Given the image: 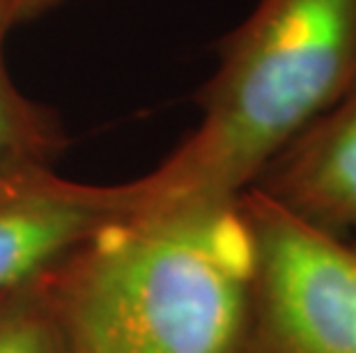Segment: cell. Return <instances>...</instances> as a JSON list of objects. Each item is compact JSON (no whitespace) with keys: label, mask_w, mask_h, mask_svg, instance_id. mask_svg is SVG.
Returning <instances> with one entry per match:
<instances>
[{"label":"cell","mask_w":356,"mask_h":353,"mask_svg":"<svg viewBox=\"0 0 356 353\" xmlns=\"http://www.w3.org/2000/svg\"><path fill=\"white\" fill-rule=\"evenodd\" d=\"M44 277L74 353H246L253 239L239 200L138 212Z\"/></svg>","instance_id":"1"},{"label":"cell","mask_w":356,"mask_h":353,"mask_svg":"<svg viewBox=\"0 0 356 353\" xmlns=\"http://www.w3.org/2000/svg\"><path fill=\"white\" fill-rule=\"evenodd\" d=\"M239 202L253 239L246 353H356V236L315 227L255 189Z\"/></svg>","instance_id":"3"},{"label":"cell","mask_w":356,"mask_h":353,"mask_svg":"<svg viewBox=\"0 0 356 353\" xmlns=\"http://www.w3.org/2000/svg\"><path fill=\"white\" fill-rule=\"evenodd\" d=\"M67 0H12L14 10V24H26V21H35L44 17L47 12L56 10Z\"/></svg>","instance_id":"8"},{"label":"cell","mask_w":356,"mask_h":353,"mask_svg":"<svg viewBox=\"0 0 356 353\" xmlns=\"http://www.w3.org/2000/svg\"><path fill=\"white\" fill-rule=\"evenodd\" d=\"M140 179L83 184L51 163L0 156V291L47 273L97 232L138 214Z\"/></svg>","instance_id":"4"},{"label":"cell","mask_w":356,"mask_h":353,"mask_svg":"<svg viewBox=\"0 0 356 353\" xmlns=\"http://www.w3.org/2000/svg\"><path fill=\"white\" fill-rule=\"evenodd\" d=\"M14 24L12 0H0V156L51 163L65 152L67 133L58 115L21 92L5 64V37Z\"/></svg>","instance_id":"6"},{"label":"cell","mask_w":356,"mask_h":353,"mask_svg":"<svg viewBox=\"0 0 356 353\" xmlns=\"http://www.w3.org/2000/svg\"><path fill=\"white\" fill-rule=\"evenodd\" d=\"M0 353H74L53 310L44 273L0 291Z\"/></svg>","instance_id":"7"},{"label":"cell","mask_w":356,"mask_h":353,"mask_svg":"<svg viewBox=\"0 0 356 353\" xmlns=\"http://www.w3.org/2000/svg\"><path fill=\"white\" fill-rule=\"evenodd\" d=\"M251 189L315 227L356 236V71Z\"/></svg>","instance_id":"5"},{"label":"cell","mask_w":356,"mask_h":353,"mask_svg":"<svg viewBox=\"0 0 356 353\" xmlns=\"http://www.w3.org/2000/svg\"><path fill=\"white\" fill-rule=\"evenodd\" d=\"M354 71L356 0H255L218 42L198 126L140 177V212L239 200Z\"/></svg>","instance_id":"2"}]
</instances>
